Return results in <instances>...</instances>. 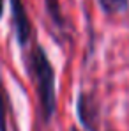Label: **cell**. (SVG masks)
<instances>
[{"mask_svg":"<svg viewBox=\"0 0 129 131\" xmlns=\"http://www.w3.org/2000/svg\"><path fill=\"white\" fill-rule=\"evenodd\" d=\"M25 69L36 87L41 121L50 124L57 112V74L46 50L39 43H32L23 55Z\"/></svg>","mask_w":129,"mask_h":131,"instance_id":"cell-1","label":"cell"},{"mask_svg":"<svg viewBox=\"0 0 129 131\" xmlns=\"http://www.w3.org/2000/svg\"><path fill=\"white\" fill-rule=\"evenodd\" d=\"M11 2V25L14 32V39L20 48H27L34 37V27L23 0H9Z\"/></svg>","mask_w":129,"mask_h":131,"instance_id":"cell-2","label":"cell"},{"mask_svg":"<svg viewBox=\"0 0 129 131\" xmlns=\"http://www.w3.org/2000/svg\"><path fill=\"white\" fill-rule=\"evenodd\" d=\"M76 115L85 131H99V101L92 92L87 90L78 92Z\"/></svg>","mask_w":129,"mask_h":131,"instance_id":"cell-3","label":"cell"},{"mask_svg":"<svg viewBox=\"0 0 129 131\" xmlns=\"http://www.w3.org/2000/svg\"><path fill=\"white\" fill-rule=\"evenodd\" d=\"M13 112V105H11V97L9 92L5 89L2 73H0V131H9V113Z\"/></svg>","mask_w":129,"mask_h":131,"instance_id":"cell-4","label":"cell"},{"mask_svg":"<svg viewBox=\"0 0 129 131\" xmlns=\"http://www.w3.org/2000/svg\"><path fill=\"white\" fill-rule=\"evenodd\" d=\"M44 5H46V13H48L51 23H53L57 28L62 30L65 27V18H64V14H62L60 0H44Z\"/></svg>","mask_w":129,"mask_h":131,"instance_id":"cell-5","label":"cell"},{"mask_svg":"<svg viewBox=\"0 0 129 131\" xmlns=\"http://www.w3.org/2000/svg\"><path fill=\"white\" fill-rule=\"evenodd\" d=\"M101 11L108 14V16H115L120 14L124 11H127L129 7V0H97Z\"/></svg>","mask_w":129,"mask_h":131,"instance_id":"cell-6","label":"cell"},{"mask_svg":"<svg viewBox=\"0 0 129 131\" xmlns=\"http://www.w3.org/2000/svg\"><path fill=\"white\" fill-rule=\"evenodd\" d=\"M4 4H5V0H0V20L4 16Z\"/></svg>","mask_w":129,"mask_h":131,"instance_id":"cell-7","label":"cell"},{"mask_svg":"<svg viewBox=\"0 0 129 131\" xmlns=\"http://www.w3.org/2000/svg\"><path fill=\"white\" fill-rule=\"evenodd\" d=\"M71 131H81V129H78L76 126H73V128H71Z\"/></svg>","mask_w":129,"mask_h":131,"instance_id":"cell-8","label":"cell"},{"mask_svg":"<svg viewBox=\"0 0 129 131\" xmlns=\"http://www.w3.org/2000/svg\"><path fill=\"white\" fill-rule=\"evenodd\" d=\"M108 131H111V129H108Z\"/></svg>","mask_w":129,"mask_h":131,"instance_id":"cell-9","label":"cell"}]
</instances>
